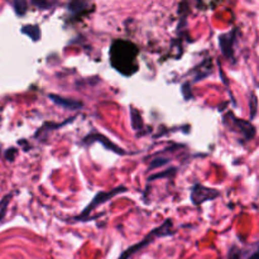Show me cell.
<instances>
[{
  "mask_svg": "<svg viewBox=\"0 0 259 259\" xmlns=\"http://www.w3.org/2000/svg\"><path fill=\"white\" fill-rule=\"evenodd\" d=\"M131 115H132V124H133V128L136 131H139L142 126V118H141V114L138 113V110L132 108L131 111Z\"/></svg>",
  "mask_w": 259,
  "mask_h": 259,
  "instance_id": "11",
  "label": "cell"
},
{
  "mask_svg": "<svg viewBox=\"0 0 259 259\" xmlns=\"http://www.w3.org/2000/svg\"><path fill=\"white\" fill-rule=\"evenodd\" d=\"M27 3L25 2H14L13 3V7H14L15 12H17L18 15H23L27 10Z\"/></svg>",
  "mask_w": 259,
  "mask_h": 259,
  "instance_id": "13",
  "label": "cell"
},
{
  "mask_svg": "<svg viewBox=\"0 0 259 259\" xmlns=\"http://www.w3.org/2000/svg\"><path fill=\"white\" fill-rule=\"evenodd\" d=\"M168 161H169L168 158H164V157H158V158H156L152 161L151 166H149V169H151V171H153V169H156V168H158V167L163 166V164L168 163Z\"/></svg>",
  "mask_w": 259,
  "mask_h": 259,
  "instance_id": "12",
  "label": "cell"
},
{
  "mask_svg": "<svg viewBox=\"0 0 259 259\" xmlns=\"http://www.w3.org/2000/svg\"><path fill=\"white\" fill-rule=\"evenodd\" d=\"M95 141H98V142H100V143H103V146L105 147V148L110 149V151L115 152V153L124 154L123 149L119 148L118 146H115V144H114L113 142L109 141L108 138H105V137L101 136V134H96V133L89 134L88 137H85V138H83L82 143H83V144H89V143H93V142H95Z\"/></svg>",
  "mask_w": 259,
  "mask_h": 259,
  "instance_id": "5",
  "label": "cell"
},
{
  "mask_svg": "<svg viewBox=\"0 0 259 259\" xmlns=\"http://www.w3.org/2000/svg\"><path fill=\"white\" fill-rule=\"evenodd\" d=\"M9 200H10V195H8V196L5 197V199H3L2 202H0V220H2L3 217L5 215L8 204H9Z\"/></svg>",
  "mask_w": 259,
  "mask_h": 259,
  "instance_id": "15",
  "label": "cell"
},
{
  "mask_svg": "<svg viewBox=\"0 0 259 259\" xmlns=\"http://www.w3.org/2000/svg\"><path fill=\"white\" fill-rule=\"evenodd\" d=\"M22 32L24 34L29 35L33 40H38L40 37V30L37 25H25V27L22 28Z\"/></svg>",
  "mask_w": 259,
  "mask_h": 259,
  "instance_id": "10",
  "label": "cell"
},
{
  "mask_svg": "<svg viewBox=\"0 0 259 259\" xmlns=\"http://www.w3.org/2000/svg\"><path fill=\"white\" fill-rule=\"evenodd\" d=\"M220 196V192L218 190L209 189L202 185H194L191 191V201L194 205H201L209 200H215Z\"/></svg>",
  "mask_w": 259,
  "mask_h": 259,
  "instance_id": "4",
  "label": "cell"
},
{
  "mask_svg": "<svg viewBox=\"0 0 259 259\" xmlns=\"http://www.w3.org/2000/svg\"><path fill=\"white\" fill-rule=\"evenodd\" d=\"M33 5H35V7L40 8V9H48V8H52L55 7L57 3H48V2H33L32 3Z\"/></svg>",
  "mask_w": 259,
  "mask_h": 259,
  "instance_id": "16",
  "label": "cell"
},
{
  "mask_svg": "<svg viewBox=\"0 0 259 259\" xmlns=\"http://www.w3.org/2000/svg\"><path fill=\"white\" fill-rule=\"evenodd\" d=\"M51 100H53V103L57 104V105L62 106L65 109H71V110H77L83 106V104L81 101H75V100H68V99L61 98L57 95H50Z\"/></svg>",
  "mask_w": 259,
  "mask_h": 259,
  "instance_id": "7",
  "label": "cell"
},
{
  "mask_svg": "<svg viewBox=\"0 0 259 259\" xmlns=\"http://www.w3.org/2000/svg\"><path fill=\"white\" fill-rule=\"evenodd\" d=\"M138 56V48L132 42L116 39L111 43L110 62L114 68L123 75H133L138 68L136 58Z\"/></svg>",
  "mask_w": 259,
  "mask_h": 259,
  "instance_id": "1",
  "label": "cell"
},
{
  "mask_svg": "<svg viewBox=\"0 0 259 259\" xmlns=\"http://www.w3.org/2000/svg\"><path fill=\"white\" fill-rule=\"evenodd\" d=\"M250 259H259V252H258V253H255V254L253 255V257L250 258Z\"/></svg>",
  "mask_w": 259,
  "mask_h": 259,
  "instance_id": "17",
  "label": "cell"
},
{
  "mask_svg": "<svg viewBox=\"0 0 259 259\" xmlns=\"http://www.w3.org/2000/svg\"><path fill=\"white\" fill-rule=\"evenodd\" d=\"M171 227H172V220L167 219L166 223H164L163 225H161V227H158V228H156L154 230H152V232L149 233V234L147 235V237L144 238L141 243H138V244L133 245V247H131L129 249H126L119 259H128L131 255H133L134 253L138 252L139 249H143L144 247H147V245L151 244V243L153 242L154 239H157V238L168 237V235H171L172 234Z\"/></svg>",
  "mask_w": 259,
  "mask_h": 259,
  "instance_id": "2",
  "label": "cell"
},
{
  "mask_svg": "<svg viewBox=\"0 0 259 259\" xmlns=\"http://www.w3.org/2000/svg\"><path fill=\"white\" fill-rule=\"evenodd\" d=\"M177 169L176 168H172V169H167V171L162 172V174H157V175H153V176H151V181L152 180H156V179H163V177H169L171 175H175V172H176Z\"/></svg>",
  "mask_w": 259,
  "mask_h": 259,
  "instance_id": "14",
  "label": "cell"
},
{
  "mask_svg": "<svg viewBox=\"0 0 259 259\" xmlns=\"http://www.w3.org/2000/svg\"><path fill=\"white\" fill-rule=\"evenodd\" d=\"M220 47L225 57L230 58L233 56V45H234V32L220 35Z\"/></svg>",
  "mask_w": 259,
  "mask_h": 259,
  "instance_id": "6",
  "label": "cell"
},
{
  "mask_svg": "<svg viewBox=\"0 0 259 259\" xmlns=\"http://www.w3.org/2000/svg\"><path fill=\"white\" fill-rule=\"evenodd\" d=\"M229 116L232 118L233 124H234V125H237L238 129H239V131H242L243 133L245 134V137H247L248 139L252 138V137L254 136V128H253V126L250 125L249 123H247V121L239 120V119L235 118L234 115H230V114H229Z\"/></svg>",
  "mask_w": 259,
  "mask_h": 259,
  "instance_id": "8",
  "label": "cell"
},
{
  "mask_svg": "<svg viewBox=\"0 0 259 259\" xmlns=\"http://www.w3.org/2000/svg\"><path fill=\"white\" fill-rule=\"evenodd\" d=\"M125 191H126L125 187L120 186V187H116V189L111 190L110 192H99V194H96V196L94 197L93 201H91L90 204H89V206L86 207L85 210H83L82 214H81L80 217L77 218V219L78 220L85 219V218H88V215L90 214V212L93 211V210H95L96 207H99V206H100V205H103L104 202H106V201H108V200L113 199V197L116 196V195L121 194V192H125Z\"/></svg>",
  "mask_w": 259,
  "mask_h": 259,
  "instance_id": "3",
  "label": "cell"
},
{
  "mask_svg": "<svg viewBox=\"0 0 259 259\" xmlns=\"http://www.w3.org/2000/svg\"><path fill=\"white\" fill-rule=\"evenodd\" d=\"M90 7V4L86 2H72L68 4V12L72 13V14H82L83 12H88V8Z\"/></svg>",
  "mask_w": 259,
  "mask_h": 259,
  "instance_id": "9",
  "label": "cell"
}]
</instances>
